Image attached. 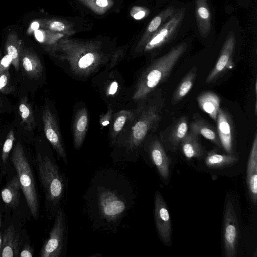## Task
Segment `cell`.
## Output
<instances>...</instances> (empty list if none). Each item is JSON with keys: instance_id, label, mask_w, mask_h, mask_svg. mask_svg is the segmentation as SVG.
Instances as JSON below:
<instances>
[{"instance_id": "cell-1", "label": "cell", "mask_w": 257, "mask_h": 257, "mask_svg": "<svg viewBox=\"0 0 257 257\" xmlns=\"http://www.w3.org/2000/svg\"><path fill=\"white\" fill-rule=\"evenodd\" d=\"M134 193L131 183L122 173L112 169L97 173L85 196L93 226L108 229L119 225L134 204Z\"/></svg>"}, {"instance_id": "cell-2", "label": "cell", "mask_w": 257, "mask_h": 257, "mask_svg": "<svg viewBox=\"0 0 257 257\" xmlns=\"http://www.w3.org/2000/svg\"><path fill=\"white\" fill-rule=\"evenodd\" d=\"M139 106L113 145L114 161H136L149 135L158 128L164 106L160 90L138 102Z\"/></svg>"}, {"instance_id": "cell-3", "label": "cell", "mask_w": 257, "mask_h": 257, "mask_svg": "<svg viewBox=\"0 0 257 257\" xmlns=\"http://www.w3.org/2000/svg\"><path fill=\"white\" fill-rule=\"evenodd\" d=\"M187 47L185 42L176 45L149 65L139 78L133 99L137 102L145 99L164 82L186 51Z\"/></svg>"}, {"instance_id": "cell-4", "label": "cell", "mask_w": 257, "mask_h": 257, "mask_svg": "<svg viewBox=\"0 0 257 257\" xmlns=\"http://www.w3.org/2000/svg\"><path fill=\"white\" fill-rule=\"evenodd\" d=\"M36 165L47 205L55 216L61 208L66 180L55 160L48 155L38 153Z\"/></svg>"}, {"instance_id": "cell-5", "label": "cell", "mask_w": 257, "mask_h": 257, "mask_svg": "<svg viewBox=\"0 0 257 257\" xmlns=\"http://www.w3.org/2000/svg\"><path fill=\"white\" fill-rule=\"evenodd\" d=\"M11 159L28 208L32 216L37 219L39 214V204L35 180L29 163L19 142L14 147Z\"/></svg>"}, {"instance_id": "cell-6", "label": "cell", "mask_w": 257, "mask_h": 257, "mask_svg": "<svg viewBox=\"0 0 257 257\" xmlns=\"http://www.w3.org/2000/svg\"><path fill=\"white\" fill-rule=\"evenodd\" d=\"M54 217L49 237L41 248L40 257H62L66 255L68 225L63 209L60 208Z\"/></svg>"}, {"instance_id": "cell-7", "label": "cell", "mask_w": 257, "mask_h": 257, "mask_svg": "<svg viewBox=\"0 0 257 257\" xmlns=\"http://www.w3.org/2000/svg\"><path fill=\"white\" fill-rule=\"evenodd\" d=\"M62 59L68 62L72 72L80 76H86L97 70L105 62L106 58L97 51L71 52Z\"/></svg>"}, {"instance_id": "cell-8", "label": "cell", "mask_w": 257, "mask_h": 257, "mask_svg": "<svg viewBox=\"0 0 257 257\" xmlns=\"http://www.w3.org/2000/svg\"><path fill=\"white\" fill-rule=\"evenodd\" d=\"M239 240V224L233 204L226 203L223 219V242L226 257H235Z\"/></svg>"}, {"instance_id": "cell-9", "label": "cell", "mask_w": 257, "mask_h": 257, "mask_svg": "<svg viewBox=\"0 0 257 257\" xmlns=\"http://www.w3.org/2000/svg\"><path fill=\"white\" fill-rule=\"evenodd\" d=\"M184 15V9L174 13L149 38L144 46V51L150 52L155 50L166 44L178 29Z\"/></svg>"}, {"instance_id": "cell-10", "label": "cell", "mask_w": 257, "mask_h": 257, "mask_svg": "<svg viewBox=\"0 0 257 257\" xmlns=\"http://www.w3.org/2000/svg\"><path fill=\"white\" fill-rule=\"evenodd\" d=\"M235 45V35L233 32H231L224 43L216 63L206 77V83L209 84L215 82L228 70L235 66L233 61Z\"/></svg>"}, {"instance_id": "cell-11", "label": "cell", "mask_w": 257, "mask_h": 257, "mask_svg": "<svg viewBox=\"0 0 257 257\" xmlns=\"http://www.w3.org/2000/svg\"><path fill=\"white\" fill-rule=\"evenodd\" d=\"M42 121L47 139L53 147L58 157L67 164V155L56 119L48 106H46L43 110Z\"/></svg>"}, {"instance_id": "cell-12", "label": "cell", "mask_w": 257, "mask_h": 257, "mask_svg": "<svg viewBox=\"0 0 257 257\" xmlns=\"http://www.w3.org/2000/svg\"><path fill=\"white\" fill-rule=\"evenodd\" d=\"M216 122L221 148L226 154H234L236 131L231 116L227 110L220 108Z\"/></svg>"}, {"instance_id": "cell-13", "label": "cell", "mask_w": 257, "mask_h": 257, "mask_svg": "<svg viewBox=\"0 0 257 257\" xmlns=\"http://www.w3.org/2000/svg\"><path fill=\"white\" fill-rule=\"evenodd\" d=\"M154 209L158 234L164 243L168 244L171 241V220L166 204L158 191H156L155 194Z\"/></svg>"}, {"instance_id": "cell-14", "label": "cell", "mask_w": 257, "mask_h": 257, "mask_svg": "<svg viewBox=\"0 0 257 257\" xmlns=\"http://www.w3.org/2000/svg\"><path fill=\"white\" fill-rule=\"evenodd\" d=\"M145 145V149L160 176L167 180L169 177L170 161L160 140L153 138Z\"/></svg>"}, {"instance_id": "cell-15", "label": "cell", "mask_w": 257, "mask_h": 257, "mask_svg": "<svg viewBox=\"0 0 257 257\" xmlns=\"http://www.w3.org/2000/svg\"><path fill=\"white\" fill-rule=\"evenodd\" d=\"M189 122L182 116L160 133V141L172 150L176 149L189 131Z\"/></svg>"}, {"instance_id": "cell-16", "label": "cell", "mask_w": 257, "mask_h": 257, "mask_svg": "<svg viewBox=\"0 0 257 257\" xmlns=\"http://www.w3.org/2000/svg\"><path fill=\"white\" fill-rule=\"evenodd\" d=\"M20 63L28 77L38 79L41 76L43 68L40 59L34 51L23 44L20 52Z\"/></svg>"}, {"instance_id": "cell-17", "label": "cell", "mask_w": 257, "mask_h": 257, "mask_svg": "<svg viewBox=\"0 0 257 257\" xmlns=\"http://www.w3.org/2000/svg\"><path fill=\"white\" fill-rule=\"evenodd\" d=\"M246 183L250 199L255 205L257 202V134L255 133L248 160Z\"/></svg>"}, {"instance_id": "cell-18", "label": "cell", "mask_w": 257, "mask_h": 257, "mask_svg": "<svg viewBox=\"0 0 257 257\" xmlns=\"http://www.w3.org/2000/svg\"><path fill=\"white\" fill-rule=\"evenodd\" d=\"M88 114L85 107L77 111L73 122V137L75 148L79 150L82 147L88 128Z\"/></svg>"}, {"instance_id": "cell-19", "label": "cell", "mask_w": 257, "mask_h": 257, "mask_svg": "<svg viewBox=\"0 0 257 257\" xmlns=\"http://www.w3.org/2000/svg\"><path fill=\"white\" fill-rule=\"evenodd\" d=\"M189 126L190 131L201 135L221 148L216 129L203 118L195 115Z\"/></svg>"}, {"instance_id": "cell-20", "label": "cell", "mask_w": 257, "mask_h": 257, "mask_svg": "<svg viewBox=\"0 0 257 257\" xmlns=\"http://www.w3.org/2000/svg\"><path fill=\"white\" fill-rule=\"evenodd\" d=\"M197 101L200 109L216 122L221 102L218 95L212 91L205 92L197 97Z\"/></svg>"}, {"instance_id": "cell-21", "label": "cell", "mask_w": 257, "mask_h": 257, "mask_svg": "<svg viewBox=\"0 0 257 257\" xmlns=\"http://www.w3.org/2000/svg\"><path fill=\"white\" fill-rule=\"evenodd\" d=\"M179 146L188 160L193 158H199L203 155V149L199 141V135L192 131H188Z\"/></svg>"}, {"instance_id": "cell-22", "label": "cell", "mask_w": 257, "mask_h": 257, "mask_svg": "<svg viewBox=\"0 0 257 257\" xmlns=\"http://www.w3.org/2000/svg\"><path fill=\"white\" fill-rule=\"evenodd\" d=\"M19 251V236L13 225H10L3 235L0 257H16Z\"/></svg>"}, {"instance_id": "cell-23", "label": "cell", "mask_w": 257, "mask_h": 257, "mask_svg": "<svg viewBox=\"0 0 257 257\" xmlns=\"http://www.w3.org/2000/svg\"><path fill=\"white\" fill-rule=\"evenodd\" d=\"M195 8L198 29L205 37L209 33L211 26V14L206 1L196 0Z\"/></svg>"}, {"instance_id": "cell-24", "label": "cell", "mask_w": 257, "mask_h": 257, "mask_svg": "<svg viewBox=\"0 0 257 257\" xmlns=\"http://www.w3.org/2000/svg\"><path fill=\"white\" fill-rule=\"evenodd\" d=\"M197 72V67H193L183 78L173 94L171 99L173 105L179 103L190 92L194 85Z\"/></svg>"}, {"instance_id": "cell-25", "label": "cell", "mask_w": 257, "mask_h": 257, "mask_svg": "<svg viewBox=\"0 0 257 257\" xmlns=\"http://www.w3.org/2000/svg\"><path fill=\"white\" fill-rule=\"evenodd\" d=\"M239 160L238 156L234 154H222L211 150L205 158L206 165L211 168L218 169L233 164Z\"/></svg>"}, {"instance_id": "cell-26", "label": "cell", "mask_w": 257, "mask_h": 257, "mask_svg": "<svg viewBox=\"0 0 257 257\" xmlns=\"http://www.w3.org/2000/svg\"><path fill=\"white\" fill-rule=\"evenodd\" d=\"M22 40L15 31L11 32L7 36L5 47L7 54L12 59V64L16 71H18L20 66V55Z\"/></svg>"}, {"instance_id": "cell-27", "label": "cell", "mask_w": 257, "mask_h": 257, "mask_svg": "<svg viewBox=\"0 0 257 257\" xmlns=\"http://www.w3.org/2000/svg\"><path fill=\"white\" fill-rule=\"evenodd\" d=\"M20 184L17 175L8 182L1 191V197L3 202L10 206H16L19 201V191Z\"/></svg>"}, {"instance_id": "cell-28", "label": "cell", "mask_w": 257, "mask_h": 257, "mask_svg": "<svg viewBox=\"0 0 257 257\" xmlns=\"http://www.w3.org/2000/svg\"><path fill=\"white\" fill-rule=\"evenodd\" d=\"M174 13V8L169 7L162 11L152 19L148 26L145 36L141 41V46H144L149 38L153 34L165 21Z\"/></svg>"}, {"instance_id": "cell-29", "label": "cell", "mask_w": 257, "mask_h": 257, "mask_svg": "<svg viewBox=\"0 0 257 257\" xmlns=\"http://www.w3.org/2000/svg\"><path fill=\"white\" fill-rule=\"evenodd\" d=\"M133 114V111L122 110L116 114L110 133V142L112 146L131 118Z\"/></svg>"}, {"instance_id": "cell-30", "label": "cell", "mask_w": 257, "mask_h": 257, "mask_svg": "<svg viewBox=\"0 0 257 257\" xmlns=\"http://www.w3.org/2000/svg\"><path fill=\"white\" fill-rule=\"evenodd\" d=\"M19 113L25 127L29 130H32L35 125L34 116L32 107L26 97L23 98L20 102Z\"/></svg>"}, {"instance_id": "cell-31", "label": "cell", "mask_w": 257, "mask_h": 257, "mask_svg": "<svg viewBox=\"0 0 257 257\" xmlns=\"http://www.w3.org/2000/svg\"><path fill=\"white\" fill-rule=\"evenodd\" d=\"M14 140V131L11 130L6 137L2 148L1 158L4 165L6 163L8 157L13 147Z\"/></svg>"}, {"instance_id": "cell-32", "label": "cell", "mask_w": 257, "mask_h": 257, "mask_svg": "<svg viewBox=\"0 0 257 257\" xmlns=\"http://www.w3.org/2000/svg\"><path fill=\"white\" fill-rule=\"evenodd\" d=\"M12 91L10 81L9 70L5 71L0 76V91L4 94H8Z\"/></svg>"}, {"instance_id": "cell-33", "label": "cell", "mask_w": 257, "mask_h": 257, "mask_svg": "<svg viewBox=\"0 0 257 257\" xmlns=\"http://www.w3.org/2000/svg\"><path fill=\"white\" fill-rule=\"evenodd\" d=\"M45 26L49 30L53 31L61 32L65 29L64 23L59 21H51L45 23Z\"/></svg>"}, {"instance_id": "cell-34", "label": "cell", "mask_w": 257, "mask_h": 257, "mask_svg": "<svg viewBox=\"0 0 257 257\" xmlns=\"http://www.w3.org/2000/svg\"><path fill=\"white\" fill-rule=\"evenodd\" d=\"M12 64V59L9 55L6 54L0 60V76L6 70H9Z\"/></svg>"}, {"instance_id": "cell-35", "label": "cell", "mask_w": 257, "mask_h": 257, "mask_svg": "<svg viewBox=\"0 0 257 257\" xmlns=\"http://www.w3.org/2000/svg\"><path fill=\"white\" fill-rule=\"evenodd\" d=\"M33 256V250L28 244H26L24 246L19 254V256L21 257H32Z\"/></svg>"}, {"instance_id": "cell-36", "label": "cell", "mask_w": 257, "mask_h": 257, "mask_svg": "<svg viewBox=\"0 0 257 257\" xmlns=\"http://www.w3.org/2000/svg\"><path fill=\"white\" fill-rule=\"evenodd\" d=\"M112 115V110L108 111L107 114H106L103 118L101 119V123L102 126H105L107 125L110 122L111 116Z\"/></svg>"}, {"instance_id": "cell-37", "label": "cell", "mask_w": 257, "mask_h": 257, "mask_svg": "<svg viewBox=\"0 0 257 257\" xmlns=\"http://www.w3.org/2000/svg\"><path fill=\"white\" fill-rule=\"evenodd\" d=\"M118 87V83L116 81H113L109 87V94L113 95L116 93Z\"/></svg>"}, {"instance_id": "cell-38", "label": "cell", "mask_w": 257, "mask_h": 257, "mask_svg": "<svg viewBox=\"0 0 257 257\" xmlns=\"http://www.w3.org/2000/svg\"><path fill=\"white\" fill-rule=\"evenodd\" d=\"M146 12L143 10H140L134 15V18L136 20H140L145 17Z\"/></svg>"}, {"instance_id": "cell-39", "label": "cell", "mask_w": 257, "mask_h": 257, "mask_svg": "<svg viewBox=\"0 0 257 257\" xmlns=\"http://www.w3.org/2000/svg\"><path fill=\"white\" fill-rule=\"evenodd\" d=\"M95 3L100 7H106L109 4L108 0H96Z\"/></svg>"}, {"instance_id": "cell-40", "label": "cell", "mask_w": 257, "mask_h": 257, "mask_svg": "<svg viewBox=\"0 0 257 257\" xmlns=\"http://www.w3.org/2000/svg\"><path fill=\"white\" fill-rule=\"evenodd\" d=\"M2 242H3V235L1 233V232L0 231V250H1V248L2 247Z\"/></svg>"}, {"instance_id": "cell-41", "label": "cell", "mask_w": 257, "mask_h": 257, "mask_svg": "<svg viewBox=\"0 0 257 257\" xmlns=\"http://www.w3.org/2000/svg\"><path fill=\"white\" fill-rule=\"evenodd\" d=\"M1 216H0V226H1Z\"/></svg>"}]
</instances>
